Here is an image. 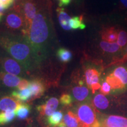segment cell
<instances>
[{
    "label": "cell",
    "instance_id": "1",
    "mask_svg": "<svg viewBox=\"0 0 127 127\" xmlns=\"http://www.w3.org/2000/svg\"><path fill=\"white\" fill-rule=\"evenodd\" d=\"M0 47L17 60L28 72L42 61L23 36L0 27Z\"/></svg>",
    "mask_w": 127,
    "mask_h": 127
},
{
    "label": "cell",
    "instance_id": "2",
    "mask_svg": "<svg viewBox=\"0 0 127 127\" xmlns=\"http://www.w3.org/2000/svg\"><path fill=\"white\" fill-rule=\"evenodd\" d=\"M50 17L47 12L38 9L35 17L23 36L42 60L49 52L52 39Z\"/></svg>",
    "mask_w": 127,
    "mask_h": 127
},
{
    "label": "cell",
    "instance_id": "3",
    "mask_svg": "<svg viewBox=\"0 0 127 127\" xmlns=\"http://www.w3.org/2000/svg\"><path fill=\"white\" fill-rule=\"evenodd\" d=\"M73 112L77 116L80 127H101L96 111L91 104H79Z\"/></svg>",
    "mask_w": 127,
    "mask_h": 127
},
{
    "label": "cell",
    "instance_id": "4",
    "mask_svg": "<svg viewBox=\"0 0 127 127\" xmlns=\"http://www.w3.org/2000/svg\"><path fill=\"white\" fill-rule=\"evenodd\" d=\"M4 17V27H0L8 31L17 34V31L21 32L25 29V21L21 8L19 6H15L14 8L6 14Z\"/></svg>",
    "mask_w": 127,
    "mask_h": 127
},
{
    "label": "cell",
    "instance_id": "5",
    "mask_svg": "<svg viewBox=\"0 0 127 127\" xmlns=\"http://www.w3.org/2000/svg\"><path fill=\"white\" fill-rule=\"evenodd\" d=\"M0 68L9 74L24 77L27 73L26 69L17 60L9 55L0 47Z\"/></svg>",
    "mask_w": 127,
    "mask_h": 127
},
{
    "label": "cell",
    "instance_id": "6",
    "mask_svg": "<svg viewBox=\"0 0 127 127\" xmlns=\"http://www.w3.org/2000/svg\"><path fill=\"white\" fill-rule=\"evenodd\" d=\"M21 79L20 77L8 73L0 68V93L11 94L12 90L17 88Z\"/></svg>",
    "mask_w": 127,
    "mask_h": 127
},
{
    "label": "cell",
    "instance_id": "7",
    "mask_svg": "<svg viewBox=\"0 0 127 127\" xmlns=\"http://www.w3.org/2000/svg\"><path fill=\"white\" fill-rule=\"evenodd\" d=\"M100 74L97 69L93 68H88L85 71V79L87 85L91 90L93 94L101 88L99 84Z\"/></svg>",
    "mask_w": 127,
    "mask_h": 127
},
{
    "label": "cell",
    "instance_id": "8",
    "mask_svg": "<svg viewBox=\"0 0 127 127\" xmlns=\"http://www.w3.org/2000/svg\"><path fill=\"white\" fill-rule=\"evenodd\" d=\"M101 127H127V118L119 115H107L99 117Z\"/></svg>",
    "mask_w": 127,
    "mask_h": 127
},
{
    "label": "cell",
    "instance_id": "9",
    "mask_svg": "<svg viewBox=\"0 0 127 127\" xmlns=\"http://www.w3.org/2000/svg\"><path fill=\"white\" fill-rule=\"evenodd\" d=\"M74 82L77 84L72 87V94L73 96L77 101L82 102L88 99L90 91L88 87L84 85V80L78 79V80H74Z\"/></svg>",
    "mask_w": 127,
    "mask_h": 127
},
{
    "label": "cell",
    "instance_id": "10",
    "mask_svg": "<svg viewBox=\"0 0 127 127\" xmlns=\"http://www.w3.org/2000/svg\"><path fill=\"white\" fill-rule=\"evenodd\" d=\"M59 105V100L55 97L50 98L45 104L37 106L36 109L41 117L48 118L56 111Z\"/></svg>",
    "mask_w": 127,
    "mask_h": 127
},
{
    "label": "cell",
    "instance_id": "11",
    "mask_svg": "<svg viewBox=\"0 0 127 127\" xmlns=\"http://www.w3.org/2000/svg\"><path fill=\"white\" fill-rule=\"evenodd\" d=\"M21 104L20 101L12 97L10 94L0 93V112L14 110Z\"/></svg>",
    "mask_w": 127,
    "mask_h": 127
},
{
    "label": "cell",
    "instance_id": "12",
    "mask_svg": "<svg viewBox=\"0 0 127 127\" xmlns=\"http://www.w3.org/2000/svg\"><path fill=\"white\" fill-rule=\"evenodd\" d=\"M29 88L31 91L32 99L41 97L45 91V84L39 79H34L31 80L30 81Z\"/></svg>",
    "mask_w": 127,
    "mask_h": 127
},
{
    "label": "cell",
    "instance_id": "13",
    "mask_svg": "<svg viewBox=\"0 0 127 127\" xmlns=\"http://www.w3.org/2000/svg\"><path fill=\"white\" fill-rule=\"evenodd\" d=\"M101 38L108 42L114 43L118 39V31L114 27L104 28L100 32Z\"/></svg>",
    "mask_w": 127,
    "mask_h": 127
},
{
    "label": "cell",
    "instance_id": "14",
    "mask_svg": "<svg viewBox=\"0 0 127 127\" xmlns=\"http://www.w3.org/2000/svg\"><path fill=\"white\" fill-rule=\"evenodd\" d=\"M57 12L60 24L61 27L66 31L71 30V28L69 26V20H70L71 17L65 12L64 8H58L57 9Z\"/></svg>",
    "mask_w": 127,
    "mask_h": 127
},
{
    "label": "cell",
    "instance_id": "15",
    "mask_svg": "<svg viewBox=\"0 0 127 127\" xmlns=\"http://www.w3.org/2000/svg\"><path fill=\"white\" fill-rule=\"evenodd\" d=\"M63 122L67 127H80L77 116L72 111H66L64 116Z\"/></svg>",
    "mask_w": 127,
    "mask_h": 127
},
{
    "label": "cell",
    "instance_id": "16",
    "mask_svg": "<svg viewBox=\"0 0 127 127\" xmlns=\"http://www.w3.org/2000/svg\"><path fill=\"white\" fill-rule=\"evenodd\" d=\"M105 81L110 85L111 89L114 91H123L124 90L126 86L121 81L120 79L113 75V74H110L106 77Z\"/></svg>",
    "mask_w": 127,
    "mask_h": 127
},
{
    "label": "cell",
    "instance_id": "17",
    "mask_svg": "<svg viewBox=\"0 0 127 127\" xmlns=\"http://www.w3.org/2000/svg\"><path fill=\"white\" fill-rule=\"evenodd\" d=\"M93 105L95 108L101 110H105L109 107V102L107 98L102 94H98L93 99Z\"/></svg>",
    "mask_w": 127,
    "mask_h": 127
},
{
    "label": "cell",
    "instance_id": "18",
    "mask_svg": "<svg viewBox=\"0 0 127 127\" xmlns=\"http://www.w3.org/2000/svg\"><path fill=\"white\" fill-rule=\"evenodd\" d=\"M10 95L21 102H25L32 98L31 91L30 88H26L21 91L14 90L11 93Z\"/></svg>",
    "mask_w": 127,
    "mask_h": 127
},
{
    "label": "cell",
    "instance_id": "19",
    "mask_svg": "<svg viewBox=\"0 0 127 127\" xmlns=\"http://www.w3.org/2000/svg\"><path fill=\"white\" fill-rule=\"evenodd\" d=\"M63 116V112L61 111H56L47 118V123L50 127H58L62 122Z\"/></svg>",
    "mask_w": 127,
    "mask_h": 127
},
{
    "label": "cell",
    "instance_id": "20",
    "mask_svg": "<svg viewBox=\"0 0 127 127\" xmlns=\"http://www.w3.org/2000/svg\"><path fill=\"white\" fill-rule=\"evenodd\" d=\"M31 111V107L28 104L21 103L15 109L16 117L20 120L26 119Z\"/></svg>",
    "mask_w": 127,
    "mask_h": 127
},
{
    "label": "cell",
    "instance_id": "21",
    "mask_svg": "<svg viewBox=\"0 0 127 127\" xmlns=\"http://www.w3.org/2000/svg\"><path fill=\"white\" fill-rule=\"evenodd\" d=\"M15 116V111L14 110H8L0 112V125H5L12 123Z\"/></svg>",
    "mask_w": 127,
    "mask_h": 127
},
{
    "label": "cell",
    "instance_id": "22",
    "mask_svg": "<svg viewBox=\"0 0 127 127\" xmlns=\"http://www.w3.org/2000/svg\"><path fill=\"white\" fill-rule=\"evenodd\" d=\"M113 75L120 79L125 86L127 85V69L124 66H120L116 68L112 72Z\"/></svg>",
    "mask_w": 127,
    "mask_h": 127
},
{
    "label": "cell",
    "instance_id": "23",
    "mask_svg": "<svg viewBox=\"0 0 127 127\" xmlns=\"http://www.w3.org/2000/svg\"><path fill=\"white\" fill-rule=\"evenodd\" d=\"M57 56L60 61L63 63H68L72 59V54L71 52L64 48H60L57 52Z\"/></svg>",
    "mask_w": 127,
    "mask_h": 127
},
{
    "label": "cell",
    "instance_id": "24",
    "mask_svg": "<svg viewBox=\"0 0 127 127\" xmlns=\"http://www.w3.org/2000/svg\"><path fill=\"white\" fill-rule=\"evenodd\" d=\"M99 46L103 51L109 53H115L118 52L121 49L118 44L115 42L110 43L105 41H101L99 44Z\"/></svg>",
    "mask_w": 127,
    "mask_h": 127
},
{
    "label": "cell",
    "instance_id": "25",
    "mask_svg": "<svg viewBox=\"0 0 127 127\" xmlns=\"http://www.w3.org/2000/svg\"><path fill=\"white\" fill-rule=\"evenodd\" d=\"M69 26L71 29H84L86 26L83 23V16H76L71 18L69 20Z\"/></svg>",
    "mask_w": 127,
    "mask_h": 127
},
{
    "label": "cell",
    "instance_id": "26",
    "mask_svg": "<svg viewBox=\"0 0 127 127\" xmlns=\"http://www.w3.org/2000/svg\"><path fill=\"white\" fill-rule=\"evenodd\" d=\"M117 42L121 48H122V47H124L126 45L127 42V32L126 31H124V30H121L119 32Z\"/></svg>",
    "mask_w": 127,
    "mask_h": 127
},
{
    "label": "cell",
    "instance_id": "27",
    "mask_svg": "<svg viewBox=\"0 0 127 127\" xmlns=\"http://www.w3.org/2000/svg\"><path fill=\"white\" fill-rule=\"evenodd\" d=\"M60 102L64 106H69L73 102L72 97L68 94H63L60 98Z\"/></svg>",
    "mask_w": 127,
    "mask_h": 127
},
{
    "label": "cell",
    "instance_id": "28",
    "mask_svg": "<svg viewBox=\"0 0 127 127\" xmlns=\"http://www.w3.org/2000/svg\"><path fill=\"white\" fill-rule=\"evenodd\" d=\"M111 88L110 85H109L106 81L103 82L101 88H100V92H101V93L102 94L104 95H109L111 92Z\"/></svg>",
    "mask_w": 127,
    "mask_h": 127
},
{
    "label": "cell",
    "instance_id": "29",
    "mask_svg": "<svg viewBox=\"0 0 127 127\" xmlns=\"http://www.w3.org/2000/svg\"><path fill=\"white\" fill-rule=\"evenodd\" d=\"M15 0H0V7L3 9H7L14 4Z\"/></svg>",
    "mask_w": 127,
    "mask_h": 127
},
{
    "label": "cell",
    "instance_id": "30",
    "mask_svg": "<svg viewBox=\"0 0 127 127\" xmlns=\"http://www.w3.org/2000/svg\"><path fill=\"white\" fill-rule=\"evenodd\" d=\"M30 82L25 79H22L20 83H19L18 87H17V90L18 91H21V90H25L27 88L30 86Z\"/></svg>",
    "mask_w": 127,
    "mask_h": 127
},
{
    "label": "cell",
    "instance_id": "31",
    "mask_svg": "<svg viewBox=\"0 0 127 127\" xmlns=\"http://www.w3.org/2000/svg\"><path fill=\"white\" fill-rule=\"evenodd\" d=\"M127 61V46L126 48V52H125V54L124 55V56L122 57V58H119V59H117L115 60V61H114L112 63L110 64V65H114V64H120L121 63H126Z\"/></svg>",
    "mask_w": 127,
    "mask_h": 127
},
{
    "label": "cell",
    "instance_id": "32",
    "mask_svg": "<svg viewBox=\"0 0 127 127\" xmlns=\"http://www.w3.org/2000/svg\"><path fill=\"white\" fill-rule=\"evenodd\" d=\"M59 1L60 7L66 6L71 2V0H58Z\"/></svg>",
    "mask_w": 127,
    "mask_h": 127
},
{
    "label": "cell",
    "instance_id": "33",
    "mask_svg": "<svg viewBox=\"0 0 127 127\" xmlns=\"http://www.w3.org/2000/svg\"><path fill=\"white\" fill-rule=\"evenodd\" d=\"M120 1L122 2V4H123V5L127 8V0H120Z\"/></svg>",
    "mask_w": 127,
    "mask_h": 127
},
{
    "label": "cell",
    "instance_id": "34",
    "mask_svg": "<svg viewBox=\"0 0 127 127\" xmlns=\"http://www.w3.org/2000/svg\"><path fill=\"white\" fill-rule=\"evenodd\" d=\"M0 127H17L13 125H0Z\"/></svg>",
    "mask_w": 127,
    "mask_h": 127
},
{
    "label": "cell",
    "instance_id": "35",
    "mask_svg": "<svg viewBox=\"0 0 127 127\" xmlns=\"http://www.w3.org/2000/svg\"><path fill=\"white\" fill-rule=\"evenodd\" d=\"M57 127H67L66 126L64 122H61V123H60V124Z\"/></svg>",
    "mask_w": 127,
    "mask_h": 127
},
{
    "label": "cell",
    "instance_id": "36",
    "mask_svg": "<svg viewBox=\"0 0 127 127\" xmlns=\"http://www.w3.org/2000/svg\"><path fill=\"white\" fill-rule=\"evenodd\" d=\"M3 17H4V12H0V22L2 21Z\"/></svg>",
    "mask_w": 127,
    "mask_h": 127
},
{
    "label": "cell",
    "instance_id": "37",
    "mask_svg": "<svg viewBox=\"0 0 127 127\" xmlns=\"http://www.w3.org/2000/svg\"><path fill=\"white\" fill-rule=\"evenodd\" d=\"M27 127H34V126H33V125H32L31 124V125H28V126Z\"/></svg>",
    "mask_w": 127,
    "mask_h": 127
},
{
    "label": "cell",
    "instance_id": "38",
    "mask_svg": "<svg viewBox=\"0 0 127 127\" xmlns=\"http://www.w3.org/2000/svg\"></svg>",
    "mask_w": 127,
    "mask_h": 127
}]
</instances>
